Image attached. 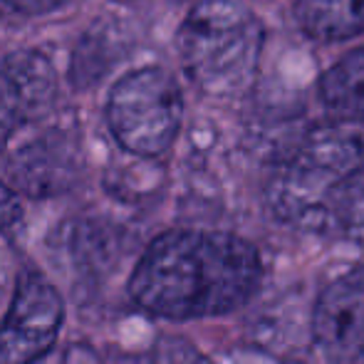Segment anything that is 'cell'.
I'll use <instances>...</instances> for the list:
<instances>
[{"label":"cell","instance_id":"cell-7","mask_svg":"<svg viewBox=\"0 0 364 364\" xmlns=\"http://www.w3.org/2000/svg\"><path fill=\"white\" fill-rule=\"evenodd\" d=\"M58 77L45 55L20 50L0 63V151L23 124L50 109Z\"/></svg>","mask_w":364,"mask_h":364},{"label":"cell","instance_id":"cell-3","mask_svg":"<svg viewBox=\"0 0 364 364\" xmlns=\"http://www.w3.org/2000/svg\"><path fill=\"white\" fill-rule=\"evenodd\" d=\"M183 117L178 82L161 68L124 75L109 92L107 122L122 149L136 156H159L173 144Z\"/></svg>","mask_w":364,"mask_h":364},{"label":"cell","instance_id":"cell-14","mask_svg":"<svg viewBox=\"0 0 364 364\" xmlns=\"http://www.w3.org/2000/svg\"><path fill=\"white\" fill-rule=\"evenodd\" d=\"M5 3L8 8L18 10V13H25V15H43V13H50V10L60 8L65 0H0Z\"/></svg>","mask_w":364,"mask_h":364},{"label":"cell","instance_id":"cell-6","mask_svg":"<svg viewBox=\"0 0 364 364\" xmlns=\"http://www.w3.org/2000/svg\"><path fill=\"white\" fill-rule=\"evenodd\" d=\"M312 332L332 364H364V265L347 270L322 290Z\"/></svg>","mask_w":364,"mask_h":364},{"label":"cell","instance_id":"cell-11","mask_svg":"<svg viewBox=\"0 0 364 364\" xmlns=\"http://www.w3.org/2000/svg\"><path fill=\"white\" fill-rule=\"evenodd\" d=\"M132 364H213L198 347L181 337H161Z\"/></svg>","mask_w":364,"mask_h":364},{"label":"cell","instance_id":"cell-9","mask_svg":"<svg viewBox=\"0 0 364 364\" xmlns=\"http://www.w3.org/2000/svg\"><path fill=\"white\" fill-rule=\"evenodd\" d=\"M295 20L312 40H350L364 33V0H297Z\"/></svg>","mask_w":364,"mask_h":364},{"label":"cell","instance_id":"cell-2","mask_svg":"<svg viewBox=\"0 0 364 364\" xmlns=\"http://www.w3.org/2000/svg\"><path fill=\"white\" fill-rule=\"evenodd\" d=\"M265 30L238 0H203L176 35L183 70L206 95L235 97L255 82Z\"/></svg>","mask_w":364,"mask_h":364},{"label":"cell","instance_id":"cell-1","mask_svg":"<svg viewBox=\"0 0 364 364\" xmlns=\"http://www.w3.org/2000/svg\"><path fill=\"white\" fill-rule=\"evenodd\" d=\"M260 278L263 263L248 240L216 230H168L136 263L129 295L164 320H198L248 302Z\"/></svg>","mask_w":364,"mask_h":364},{"label":"cell","instance_id":"cell-12","mask_svg":"<svg viewBox=\"0 0 364 364\" xmlns=\"http://www.w3.org/2000/svg\"><path fill=\"white\" fill-rule=\"evenodd\" d=\"M335 218L342 233L364 248V183L342 188L340 198H337Z\"/></svg>","mask_w":364,"mask_h":364},{"label":"cell","instance_id":"cell-5","mask_svg":"<svg viewBox=\"0 0 364 364\" xmlns=\"http://www.w3.org/2000/svg\"><path fill=\"white\" fill-rule=\"evenodd\" d=\"M65 305L53 283L38 273L20 275L8 315L0 322V364H33L53 350Z\"/></svg>","mask_w":364,"mask_h":364},{"label":"cell","instance_id":"cell-8","mask_svg":"<svg viewBox=\"0 0 364 364\" xmlns=\"http://www.w3.org/2000/svg\"><path fill=\"white\" fill-rule=\"evenodd\" d=\"M317 92L335 119L364 122V45L342 55L320 77Z\"/></svg>","mask_w":364,"mask_h":364},{"label":"cell","instance_id":"cell-13","mask_svg":"<svg viewBox=\"0 0 364 364\" xmlns=\"http://www.w3.org/2000/svg\"><path fill=\"white\" fill-rule=\"evenodd\" d=\"M20 223H23V208H20L15 193L5 183H0V230L13 233L20 228Z\"/></svg>","mask_w":364,"mask_h":364},{"label":"cell","instance_id":"cell-4","mask_svg":"<svg viewBox=\"0 0 364 364\" xmlns=\"http://www.w3.org/2000/svg\"><path fill=\"white\" fill-rule=\"evenodd\" d=\"M357 164L350 144H322L305 151L278 176L273 186V206L280 216L297 223H322L335 218L337 183Z\"/></svg>","mask_w":364,"mask_h":364},{"label":"cell","instance_id":"cell-10","mask_svg":"<svg viewBox=\"0 0 364 364\" xmlns=\"http://www.w3.org/2000/svg\"><path fill=\"white\" fill-rule=\"evenodd\" d=\"M63 159L65 156L58 149L48 144H33L23 149L10 166L13 181L30 196L58 193V188L70 178V161H63Z\"/></svg>","mask_w":364,"mask_h":364}]
</instances>
